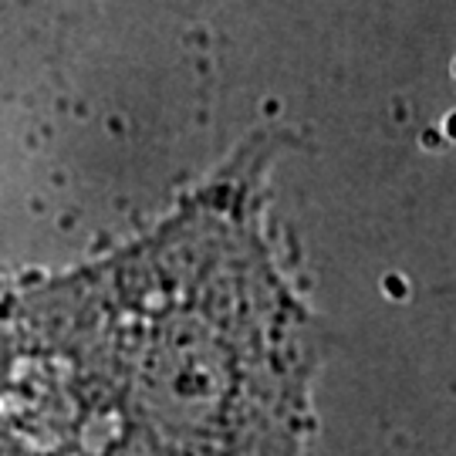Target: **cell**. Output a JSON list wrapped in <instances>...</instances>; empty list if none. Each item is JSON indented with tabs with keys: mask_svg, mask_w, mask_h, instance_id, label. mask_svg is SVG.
I'll return each mask as SVG.
<instances>
[{
	"mask_svg": "<svg viewBox=\"0 0 456 456\" xmlns=\"http://www.w3.org/2000/svg\"><path fill=\"white\" fill-rule=\"evenodd\" d=\"M247 196L200 193L146 240L14 294L78 456H305L308 318Z\"/></svg>",
	"mask_w": 456,
	"mask_h": 456,
	"instance_id": "1",
	"label": "cell"
}]
</instances>
